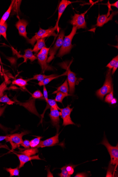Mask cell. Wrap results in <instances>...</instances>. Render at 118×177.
<instances>
[{"label": "cell", "mask_w": 118, "mask_h": 177, "mask_svg": "<svg viewBox=\"0 0 118 177\" xmlns=\"http://www.w3.org/2000/svg\"><path fill=\"white\" fill-rule=\"evenodd\" d=\"M117 102V100L116 98H114L111 101V105H115L116 104Z\"/></svg>", "instance_id": "obj_45"}, {"label": "cell", "mask_w": 118, "mask_h": 177, "mask_svg": "<svg viewBox=\"0 0 118 177\" xmlns=\"http://www.w3.org/2000/svg\"><path fill=\"white\" fill-rule=\"evenodd\" d=\"M88 175L85 173H78L75 176V177H87Z\"/></svg>", "instance_id": "obj_41"}, {"label": "cell", "mask_w": 118, "mask_h": 177, "mask_svg": "<svg viewBox=\"0 0 118 177\" xmlns=\"http://www.w3.org/2000/svg\"><path fill=\"white\" fill-rule=\"evenodd\" d=\"M89 8L83 13L78 14L75 13L74 15L72 17V19L70 21V23L73 26L77 27L78 29H87V24L85 19V15L86 13L90 9Z\"/></svg>", "instance_id": "obj_8"}, {"label": "cell", "mask_w": 118, "mask_h": 177, "mask_svg": "<svg viewBox=\"0 0 118 177\" xmlns=\"http://www.w3.org/2000/svg\"><path fill=\"white\" fill-rule=\"evenodd\" d=\"M118 67V62L116 64V65H115L114 67L113 68H112L113 69H112V71L111 72L112 75H113L115 73V72L116 71Z\"/></svg>", "instance_id": "obj_42"}, {"label": "cell", "mask_w": 118, "mask_h": 177, "mask_svg": "<svg viewBox=\"0 0 118 177\" xmlns=\"http://www.w3.org/2000/svg\"><path fill=\"white\" fill-rule=\"evenodd\" d=\"M47 103V106L44 112V114L42 115H44L45 111L46 110L47 108H51L52 107L53 108H57L58 110H60L61 108L59 107L57 103L55 100L52 99H48L46 102Z\"/></svg>", "instance_id": "obj_25"}, {"label": "cell", "mask_w": 118, "mask_h": 177, "mask_svg": "<svg viewBox=\"0 0 118 177\" xmlns=\"http://www.w3.org/2000/svg\"><path fill=\"white\" fill-rule=\"evenodd\" d=\"M61 173L58 174V175L61 177H70L71 175H69L68 171L66 169V165L64 166L62 168H61Z\"/></svg>", "instance_id": "obj_34"}, {"label": "cell", "mask_w": 118, "mask_h": 177, "mask_svg": "<svg viewBox=\"0 0 118 177\" xmlns=\"http://www.w3.org/2000/svg\"><path fill=\"white\" fill-rule=\"evenodd\" d=\"M118 13L117 11L112 12L110 15L108 17L106 14L100 15L99 13L97 19L96 26L97 27H102L110 21L112 20L113 17Z\"/></svg>", "instance_id": "obj_14"}, {"label": "cell", "mask_w": 118, "mask_h": 177, "mask_svg": "<svg viewBox=\"0 0 118 177\" xmlns=\"http://www.w3.org/2000/svg\"><path fill=\"white\" fill-rule=\"evenodd\" d=\"M5 103L8 105H13L15 102L11 100L7 96V94L3 95V96L0 98V103Z\"/></svg>", "instance_id": "obj_29"}, {"label": "cell", "mask_w": 118, "mask_h": 177, "mask_svg": "<svg viewBox=\"0 0 118 177\" xmlns=\"http://www.w3.org/2000/svg\"><path fill=\"white\" fill-rule=\"evenodd\" d=\"M114 94H113V89L112 90V91L110 93L107 95L105 98V101L106 103L109 104H110L111 100L113 99Z\"/></svg>", "instance_id": "obj_35"}, {"label": "cell", "mask_w": 118, "mask_h": 177, "mask_svg": "<svg viewBox=\"0 0 118 177\" xmlns=\"http://www.w3.org/2000/svg\"><path fill=\"white\" fill-rule=\"evenodd\" d=\"M52 125L57 129V132L60 128V116L61 112H59L57 108L51 107L50 108V113L49 115Z\"/></svg>", "instance_id": "obj_10"}, {"label": "cell", "mask_w": 118, "mask_h": 177, "mask_svg": "<svg viewBox=\"0 0 118 177\" xmlns=\"http://www.w3.org/2000/svg\"><path fill=\"white\" fill-rule=\"evenodd\" d=\"M63 74L61 75L57 76L56 77H51L45 78V79L44 80L40 81V82H39L38 83V85L40 86L46 85H47V84L49 83L51 81L53 80L56 79V78H57L61 76H63Z\"/></svg>", "instance_id": "obj_26"}, {"label": "cell", "mask_w": 118, "mask_h": 177, "mask_svg": "<svg viewBox=\"0 0 118 177\" xmlns=\"http://www.w3.org/2000/svg\"><path fill=\"white\" fill-rule=\"evenodd\" d=\"M74 165H66V169L67 171H68L69 175H71L74 173Z\"/></svg>", "instance_id": "obj_36"}, {"label": "cell", "mask_w": 118, "mask_h": 177, "mask_svg": "<svg viewBox=\"0 0 118 177\" xmlns=\"http://www.w3.org/2000/svg\"><path fill=\"white\" fill-rule=\"evenodd\" d=\"M105 146L107 149L111 157L110 164L117 166L118 164V145L117 144L116 147H113L109 143L105 135L103 141L101 143Z\"/></svg>", "instance_id": "obj_5"}, {"label": "cell", "mask_w": 118, "mask_h": 177, "mask_svg": "<svg viewBox=\"0 0 118 177\" xmlns=\"http://www.w3.org/2000/svg\"><path fill=\"white\" fill-rule=\"evenodd\" d=\"M111 69H109L107 72L105 80L103 86L96 91L97 96L103 100L105 95L110 93L113 89L112 86Z\"/></svg>", "instance_id": "obj_2"}, {"label": "cell", "mask_w": 118, "mask_h": 177, "mask_svg": "<svg viewBox=\"0 0 118 177\" xmlns=\"http://www.w3.org/2000/svg\"><path fill=\"white\" fill-rule=\"evenodd\" d=\"M77 2V1L71 2L68 1V0H62V1L60 2L58 7V17L55 26V27L57 28V30L58 32H60V28H59L58 26L59 21H60L61 17L62 15L66 8L70 4L73 3Z\"/></svg>", "instance_id": "obj_12"}, {"label": "cell", "mask_w": 118, "mask_h": 177, "mask_svg": "<svg viewBox=\"0 0 118 177\" xmlns=\"http://www.w3.org/2000/svg\"><path fill=\"white\" fill-rule=\"evenodd\" d=\"M9 135L6 136H0V142L6 139Z\"/></svg>", "instance_id": "obj_44"}, {"label": "cell", "mask_w": 118, "mask_h": 177, "mask_svg": "<svg viewBox=\"0 0 118 177\" xmlns=\"http://www.w3.org/2000/svg\"><path fill=\"white\" fill-rule=\"evenodd\" d=\"M69 91V85L66 79L64 82L60 87H59L57 88L56 91L53 92L52 94H55L57 93L58 92H61L64 93L68 94Z\"/></svg>", "instance_id": "obj_20"}, {"label": "cell", "mask_w": 118, "mask_h": 177, "mask_svg": "<svg viewBox=\"0 0 118 177\" xmlns=\"http://www.w3.org/2000/svg\"><path fill=\"white\" fill-rule=\"evenodd\" d=\"M5 170L10 173V177L19 176V167H17L14 169L11 168H7L5 169Z\"/></svg>", "instance_id": "obj_28"}, {"label": "cell", "mask_w": 118, "mask_h": 177, "mask_svg": "<svg viewBox=\"0 0 118 177\" xmlns=\"http://www.w3.org/2000/svg\"><path fill=\"white\" fill-rule=\"evenodd\" d=\"M38 148H31L27 149L23 151L19 152V153L22 154H24L29 156H32L38 153Z\"/></svg>", "instance_id": "obj_23"}, {"label": "cell", "mask_w": 118, "mask_h": 177, "mask_svg": "<svg viewBox=\"0 0 118 177\" xmlns=\"http://www.w3.org/2000/svg\"><path fill=\"white\" fill-rule=\"evenodd\" d=\"M65 35V32L63 30H61L60 34L58 35L57 41H56L54 46L50 49L49 51V57L48 58L47 63H49L51 62L55 58V56L58 50L61 48L62 46L63 39Z\"/></svg>", "instance_id": "obj_7"}, {"label": "cell", "mask_w": 118, "mask_h": 177, "mask_svg": "<svg viewBox=\"0 0 118 177\" xmlns=\"http://www.w3.org/2000/svg\"><path fill=\"white\" fill-rule=\"evenodd\" d=\"M15 1H12L11 3V4L8 9L6 12L4 14L3 16H2L1 20H0V24L3 25L5 22H6L7 19L9 17L11 11H12L14 4Z\"/></svg>", "instance_id": "obj_19"}, {"label": "cell", "mask_w": 118, "mask_h": 177, "mask_svg": "<svg viewBox=\"0 0 118 177\" xmlns=\"http://www.w3.org/2000/svg\"><path fill=\"white\" fill-rule=\"evenodd\" d=\"M56 30H57V29L55 27L50 28L47 30L43 29L40 27L38 32L35 33V35L31 39H27V41L28 43L33 46L35 42L38 39L46 38L50 36H57L55 32Z\"/></svg>", "instance_id": "obj_3"}, {"label": "cell", "mask_w": 118, "mask_h": 177, "mask_svg": "<svg viewBox=\"0 0 118 177\" xmlns=\"http://www.w3.org/2000/svg\"><path fill=\"white\" fill-rule=\"evenodd\" d=\"M1 105L0 104V117L2 116V115L3 114L4 111H5V109L7 107V105ZM0 127L2 128V126L0 124Z\"/></svg>", "instance_id": "obj_40"}, {"label": "cell", "mask_w": 118, "mask_h": 177, "mask_svg": "<svg viewBox=\"0 0 118 177\" xmlns=\"http://www.w3.org/2000/svg\"><path fill=\"white\" fill-rule=\"evenodd\" d=\"M118 62V56L117 55L116 57L112 59V60L106 66V67H108L110 69H111Z\"/></svg>", "instance_id": "obj_32"}, {"label": "cell", "mask_w": 118, "mask_h": 177, "mask_svg": "<svg viewBox=\"0 0 118 177\" xmlns=\"http://www.w3.org/2000/svg\"><path fill=\"white\" fill-rule=\"evenodd\" d=\"M50 48L44 47L40 50L37 55L38 62L40 64L42 71L43 73L46 71H51L53 69L48 64L47 60Z\"/></svg>", "instance_id": "obj_4"}, {"label": "cell", "mask_w": 118, "mask_h": 177, "mask_svg": "<svg viewBox=\"0 0 118 177\" xmlns=\"http://www.w3.org/2000/svg\"><path fill=\"white\" fill-rule=\"evenodd\" d=\"M28 81H29L27 79L24 80L22 78H19L13 80L12 82V84L20 87L23 89H25L26 86L28 85Z\"/></svg>", "instance_id": "obj_21"}, {"label": "cell", "mask_w": 118, "mask_h": 177, "mask_svg": "<svg viewBox=\"0 0 118 177\" xmlns=\"http://www.w3.org/2000/svg\"><path fill=\"white\" fill-rule=\"evenodd\" d=\"M8 25L7 22L3 25L0 24V35L3 36L4 38L7 40V30Z\"/></svg>", "instance_id": "obj_27"}, {"label": "cell", "mask_w": 118, "mask_h": 177, "mask_svg": "<svg viewBox=\"0 0 118 177\" xmlns=\"http://www.w3.org/2000/svg\"><path fill=\"white\" fill-rule=\"evenodd\" d=\"M43 94L40 90H37L33 93L32 94V97L34 99H43Z\"/></svg>", "instance_id": "obj_33"}, {"label": "cell", "mask_w": 118, "mask_h": 177, "mask_svg": "<svg viewBox=\"0 0 118 177\" xmlns=\"http://www.w3.org/2000/svg\"><path fill=\"white\" fill-rule=\"evenodd\" d=\"M29 133L27 131L22 132L20 133H15L9 135V136L5 139L7 142H9L12 146V150L15 149L16 148H19V146L23 142L22 139L23 137Z\"/></svg>", "instance_id": "obj_6"}, {"label": "cell", "mask_w": 118, "mask_h": 177, "mask_svg": "<svg viewBox=\"0 0 118 177\" xmlns=\"http://www.w3.org/2000/svg\"><path fill=\"white\" fill-rule=\"evenodd\" d=\"M43 137H38L36 138L33 139L30 141V147L31 148H37L40 143V140L43 138Z\"/></svg>", "instance_id": "obj_30"}, {"label": "cell", "mask_w": 118, "mask_h": 177, "mask_svg": "<svg viewBox=\"0 0 118 177\" xmlns=\"http://www.w3.org/2000/svg\"><path fill=\"white\" fill-rule=\"evenodd\" d=\"M57 76V75L56 74H51L49 75H46L41 74H36L34 75L33 78H29V79L27 80L29 81L32 80H37L39 81V82H40V81L45 79V78L51 77H56Z\"/></svg>", "instance_id": "obj_22"}, {"label": "cell", "mask_w": 118, "mask_h": 177, "mask_svg": "<svg viewBox=\"0 0 118 177\" xmlns=\"http://www.w3.org/2000/svg\"><path fill=\"white\" fill-rule=\"evenodd\" d=\"M55 100L56 102H60L62 103L63 100L65 97L71 95L70 94L64 93L61 92H58L56 94Z\"/></svg>", "instance_id": "obj_24"}, {"label": "cell", "mask_w": 118, "mask_h": 177, "mask_svg": "<svg viewBox=\"0 0 118 177\" xmlns=\"http://www.w3.org/2000/svg\"><path fill=\"white\" fill-rule=\"evenodd\" d=\"M10 89V88L7 87L6 81H4V82L0 85V98L3 96L4 93L5 91Z\"/></svg>", "instance_id": "obj_31"}, {"label": "cell", "mask_w": 118, "mask_h": 177, "mask_svg": "<svg viewBox=\"0 0 118 177\" xmlns=\"http://www.w3.org/2000/svg\"><path fill=\"white\" fill-rule=\"evenodd\" d=\"M43 96L44 99L46 100V102L48 100V94L47 90L46 85L43 86Z\"/></svg>", "instance_id": "obj_39"}, {"label": "cell", "mask_w": 118, "mask_h": 177, "mask_svg": "<svg viewBox=\"0 0 118 177\" xmlns=\"http://www.w3.org/2000/svg\"><path fill=\"white\" fill-rule=\"evenodd\" d=\"M73 109V108H70V106L68 105L67 107L60 109L61 116L63 120V126H66L69 125H75L74 122H72L71 117Z\"/></svg>", "instance_id": "obj_9"}, {"label": "cell", "mask_w": 118, "mask_h": 177, "mask_svg": "<svg viewBox=\"0 0 118 177\" xmlns=\"http://www.w3.org/2000/svg\"><path fill=\"white\" fill-rule=\"evenodd\" d=\"M13 153L18 157L19 162H20L19 167V169H20L23 167L25 164H26L28 162L32 161V160H42L39 158V155L33 156H29L24 155V154H18L15 152H14Z\"/></svg>", "instance_id": "obj_15"}, {"label": "cell", "mask_w": 118, "mask_h": 177, "mask_svg": "<svg viewBox=\"0 0 118 177\" xmlns=\"http://www.w3.org/2000/svg\"><path fill=\"white\" fill-rule=\"evenodd\" d=\"M110 167L108 168V170L107 173L106 177H112L113 175H112V171L114 170V167L113 166V165L110 164Z\"/></svg>", "instance_id": "obj_38"}, {"label": "cell", "mask_w": 118, "mask_h": 177, "mask_svg": "<svg viewBox=\"0 0 118 177\" xmlns=\"http://www.w3.org/2000/svg\"><path fill=\"white\" fill-rule=\"evenodd\" d=\"M24 55H18L19 57L23 58L24 59V61L23 63H27V60L29 59L31 62H33L36 60H37V57L33 54V50L31 49H28L24 51Z\"/></svg>", "instance_id": "obj_17"}, {"label": "cell", "mask_w": 118, "mask_h": 177, "mask_svg": "<svg viewBox=\"0 0 118 177\" xmlns=\"http://www.w3.org/2000/svg\"><path fill=\"white\" fill-rule=\"evenodd\" d=\"M1 35H0V39H1Z\"/></svg>", "instance_id": "obj_47"}, {"label": "cell", "mask_w": 118, "mask_h": 177, "mask_svg": "<svg viewBox=\"0 0 118 177\" xmlns=\"http://www.w3.org/2000/svg\"><path fill=\"white\" fill-rule=\"evenodd\" d=\"M67 74L68 76V85L69 87L70 94H72L74 93L75 90V86L76 83L77 78L76 77L75 73L71 71L69 67L67 68Z\"/></svg>", "instance_id": "obj_11"}, {"label": "cell", "mask_w": 118, "mask_h": 177, "mask_svg": "<svg viewBox=\"0 0 118 177\" xmlns=\"http://www.w3.org/2000/svg\"><path fill=\"white\" fill-rule=\"evenodd\" d=\"M108 4L109 5V6H110L111 7V6H112V7H116L117 8H118V1H116V2H115V3H114L113 4H110L109 2H108Z\"/></svg>", "instance_id": "obj_43"}, {"label": "cell", "mask_w": 118, "mask_h": 177, "mask_svg": "<svg viewBox=\"0 0 118 177\" xmlns=\"http://www.w3.org/2000/svg\"><path fill=\"white\" fill-rule=\"evenodd\" d=\"M45 40H46V38L40 39L36 41V43L33 49V52L36 53H37L43 48L46 47Z\"/></svg>", "instance_id": "obj_18"}, {"label": "cell", "mask_w": 118, "mask_h": 177, "mask_svg": "<svg viewBox=\"0 0 118 177\" xmlns=\"http://www.w3.org/2000/svg\"><path fill=\"white\" fill-rule=\"evenodd\" d=\"M22 147H24L25 148L29 149L30 148V142L29 140H25L22 142L21 144Z\"/></svg>", "instance_id": "obj_37"}, {"label": "cell", "mask_w": 118, "mask_h": 177, "mask_svg": "<svg viewBox=\"0 0 118 177\" xmlns=\"http://www.w3.org/2000/svg\"><path fill=\"white\" fill-rule=\"evenodd\" d=\"M0 74H1L2 75H3V73L2 72V67L1 65H0Z\"/></svg>", "instance_id": "obj_46"}, {"label": "cell", "mask_w": 118, "mask_h": 177, "mask_svg": "<svg viewBox=\"0 0 118 177\" xmlns=\"http://www.w3.org/2000/svg\"><path fill=\"white\" fill-rule=\"evenodd\" d=\"M59 134L57 133L56 135L44 141H40V143L38 146L37 148H43L46 147H51L58 144L59 141Z\"/></svg>", "instance_id": "obj_16"}, {"label": "cell", "mask_w": 118, "mask_h": 177, "mask_svg": "<svg viewBox=\"0 0 118 177\" xmlns=\"http://www.w3.org/2000/svg\"><path fill=\"white\" fill-rule=\"evenodd\" d=\"M77 30V27H73L71 33L68 36H64L62 46L57 55V57H62L71 52L73 47V46L72 44V39L76 34Z\"/></svg>", "instance_id": "obj_1"}, {"label": "cell", "mask_w": 118, "mask_h": 177, "mask_svg": "<svg viewBox=\"0 0 118 177\" xmlns=\"http://www.w3.org/2000/svg\"><path fill=\"white\" fill-rule=\"evenodd\" d=\"M17 17L19 20L16 23L15 26L19 30V35L27 40L29 38L27 36L26 27L29 23L25 19H21L18 16H17Z\"/></svg>", "instance_id": "obj_13"}]
</instances>
